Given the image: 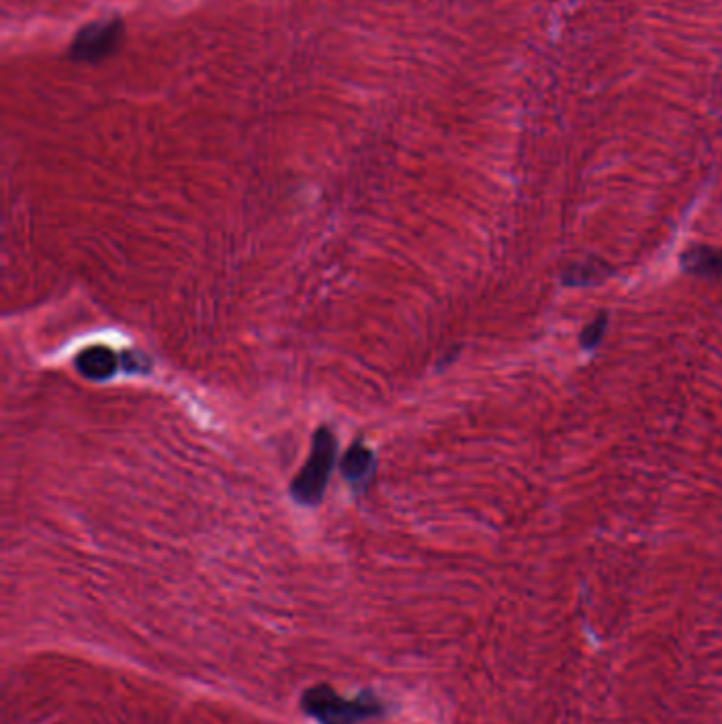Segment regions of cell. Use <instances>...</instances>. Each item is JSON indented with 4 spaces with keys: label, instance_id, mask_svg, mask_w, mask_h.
Masks as SVG:
<instances>
[{
    "label": "cell",
    "instance_id": "obj_1",
    "mask_svg": "<svg viewBox=\"0 0 722 724\" xmlns=\"http://www.w3.org/2000/svg\"><path fill=\"white\" fill-rule=\"evenodd\" d=\"M335 454H337V443L331 430L320 428L314 437L312 454L308 462H305L303 470L291 485V494L297 502L314 506L322 500L335 464Z\"/></svg>",
    "mask_w": 722,
    "mask_h": 724
},
{
    "label": "cell",
    "instance_id": "obj_2",
    "mask_svg": "<svg viewBox=\"0 0 722 724\" xmlns=\"http://www.w3.org/2000/svg\"><path fill=\"white\" fill-rule=\"evenodd\" d=\"M123 36H125V26L119 17L92 22L77 32L75 41H72L68 47V56L75 62H89V64L106 60L121 47Z\"/></svg>",
    "mask_w": 722,
    "mask_h": 724
},
{
    "label": "cell",
    "instance_id": "obj_3",
    "mask_svg": "<svg viewBox=\"0 0 722 724\" xmlns=\"http://www.w3.org/2000/svg\"><path fill=\"white\" fill-rule=\"evenodd\" d=\"M305 708L312 716H316L322 724H354L363 718L373 716L379 708L373 699H354L346 701L337 697L327 686L308 691L303 699Z\"/></svg>",
    "mask_w": 722,
    "mask_h": 724
},
{
    "label": "cell",
    "instance_id": "obj_4",
    "mask_svg": "<svg viewBox=\"0 0 722 724\" xmlns=\"http://www.w3.org/2000/svg\"><path fill=\"white\" fill-rule=\"evenodd\" d=\"M682 269L699 278H722V248L693 246L682 255Z\"/></svg>",
    "mask_w": 722,
    "mask_h": 724
},
{
    "label": "cell",
    "instance_id": "obj_5",
    "mask_svg": "<svg viewBox=\"0 0 722 724\" xmlns=\"http://www.w3.org/2000/svg\"><path fill=\"white\" fill-rule=\"evenodd\" d=\"M77 369L81 375H85L87 379H94V382H100V379H108L111 375H115L117 371V356L102 346H94L85 352L79 354L77 358Z\"/></svg>",
    "mask_w": 722,
    "mask_h": 724
},
{
    "label": "cell",
    "instance_id": "obj_6",
    "mask_svg": "<svg viewBox=\"0 0 722 724\" xmlns=\"http://www.w3.org/2000/svg\"><path fill=\"white\" fill-rule=\"evenodd\" d=\"M341 470L352 483H365L373 473V454L365 445H354L341 464Z\"/></svg>",
    "mask_w": 722,
    "mask_h": 724
},
{
    "label": "cell",
    "instance_id": "obj_7",
    "mask_svg": "<svg viewBox=\"0 0 722 724\" xmlns=\"http://www.w3.org/2000/svg\"><path fill=\"white\" fill-rule=\"evenodd\" d=\"M604 329H606V314H600L598 318H595L593 322H589L583 335H581V343L583 348H593L595 343H598L604 335Z\"/></svg>",
    "mask_w": 722,
    "mask_h": 724
}]
</instances>
